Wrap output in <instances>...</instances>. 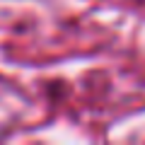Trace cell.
Instances as JSON below:
<instances>
[]
</instances>
